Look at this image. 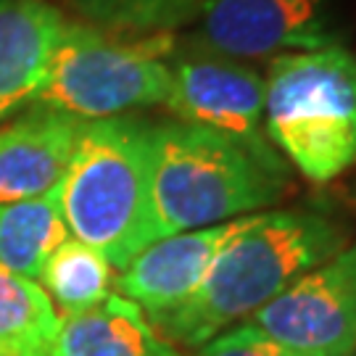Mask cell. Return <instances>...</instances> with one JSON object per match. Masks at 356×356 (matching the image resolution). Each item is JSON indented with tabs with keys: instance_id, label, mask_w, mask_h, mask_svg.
<instances>
[{
	"instance_id": "1",
	"label": "cell",
	"mask_w": 356,
	"mask_h": 356,
	"mask_svg": "<svg viewBox=\"0 0 356 356\" xmlns=\"http://www.w3.org/2000/svg\"><path fill=\"white\" fill-rule=\"evenodd\" d=\"M343 235V227L322 211H259L219 251L198 291L156 322V330L169 343L204 346L338 254Z\"/></svg>"
},
{
	"instance_id": "2",
	"label": "cell",
	"mask_w": 356,
	"mask_h": 356,
	"mask_svg": "<svg viewBox=\"0 0 356 356\" xmlns=\"http://www.w3.org/2000/svg\"><path fill=\"white\" fill-rule=\"evenodd\" d=\"M58 193L72 238L124 269L159 241L153 124L129 114L82 122Z\"/></svg>"
},
{
	"instance_id": "3",
	"label": "cell",
	"mask_w": 356,
	"mask_h": 356,
	"mask_svg": "<svg viewBox=\"0 0 356 356\" xmlns=\"http://www.w3.org/2000/svg\"><path fill=\"white\" fill-rule=\"evenodd\" d=\"M285 161H267L232 138L185 122L153 124V209L159 241L277 204Z\"/></svg>"
},
{
	"instance_id": "4",
	"label": "cell",
	"mask_w": 356,
	"mask_h": 356,
	"mask_svg": "<svg viewBox=\"0 0 356 356\" xmlns=\"http://www.w3.org/2000/svg\"><path fill=\"white\" fill-rule=\"evenodd\" d=\"M264 132L306 179L356 164V56L343 45L275 56L264 76Z\"/></svg>"
},
{
	"instance_id": "5",
	"label": "cell",
	"mask_w": 356,
	"mask_h": 356,
	"mask_svg": "<svg viewBox=\"0 0 356 356\" xmlns=\"http://www.w3.org/2000/svg\"><path fill=\"white\" fill-rule=\"evenodd\" d=\"M175 51L172 32H119L66 22L48 76L32 103L82 122L159 106L169 92Z\"/></svg>"
},
{
	"instance_id": "6",
	"label": "cell",
	"mask_w": 356,
	"mask_h": 356,
	"mask_svg": "<svg viewBox=\"0 0 356 356\" xmlns=\"http://www.w3.org/2000/svg\"><path fill=\"white\" fill-rule=\"evenodd\" d=\"M164 106L177 122L222 132L267 161H282L264 132V76L206 48L175 51Z\"/></svg>"
},
{
	"instance_id": "7",
	"label": "cell",
	"mask_w": 356,
	"mask_h": 356,
	"mask_svg": "<svg viewBox=\"0 0 356 356\" xmlns=\"http://www.w3.org/2000/svg\"><path fill=\"white\" fill-rule=\"evenodd\" d=\"M298 356L356 354V243L245 319Z\"/></svg>"
},
{
	"instance_id": "8",
	"label": "cell",
	"mask_w": 356,
	"mask_h": 356,
	"mask_svg": "<svg viewBox=\"0 0 356 356\" xmlns=\"http://www.w3.org/2000/svg\"><path fill=\"white\" fill-rule=\"evenodd\" d=\"M198 48L235 61L341 45L332 0H204Z\"/></svg>"
},
{
	"instance_id": "9",
	"label": "cell",
	"mask_w": 356,
	"mask_h": 356,
	"mask_svg": "<svg viewBox=\"0 0 356 356\" xmlns=\"http://www.w3.org/2000/svg\"><path fill=\"white\" fill-rule=\"evenodd\" d=\"M254 214L211 227L188 229L153 241L114 277L119 293L135 301L153 325L185 304L204 282L219 251L241 232Z\"/></svg>"
},
{
	"instance_id": "10",
	"label": "cell",
	"mask_w": 356,
	"mask_h": 356,
	"mask_svg": "<svg viewBox=\"0 0 356 356\" xmlns=\"http://www.w3.org/2000/svg\"><path fill=\"white\" fill-rule=\"evenodd\" d=\"M82 119L35 106L0 127V204L24 201L64 177Z\"/></svg>"
},
{
	"instance_id": "11",
	"label": "cell",
	"mask_w": 356,
	"mask_h": 356,
	"mask_svg": "<svg viewBox=\"0 0 356 356\" xmlns=\"http://www.w3.org/2000/svg\"><path fill=\"white\" fill-rule=\"evenodd\" d=\"M64 26L48 0H0V122L35 101Z\"/></svg>"
},
{
	"instance_id": "12",
	"label": "cell",
	"mask_w": 356,
	"mask_h": 356,
	"mask_svg": "<svg viewBox=\"0 0 356 356\" xmlns=\"http://www.w3.org/2000/svg\"><path fill=\"white\" fill-rule=\"evenodd\" d=\"M48 356H182L140 306L122 293L79 314H64Z\"/></svg>"
},
{
	"instance_id": "13",
	"label": "cell",
	"mask_w": 356,
	"mask_h": 356,
	"mask_svg": "<svg viewBox=\"0 0 356 356\" xmlns=\"http://www.w3.org/2000/svg\"><path fill=\"white\" fill-rule=\"evenodd\" d=\"M58 185L42 195L0 204V264L38 280L45 259L69 238Z\"/></svg>"
},
{
	"instance_id": "14",
	"label": "cell",
	"mask_w": 356,
	"mask_h": 356,
	"mask_svg": "<svg viewBox=\"0 0 356 356\" xmlns=\"http://www.w3.org/2000/svg\"><path fill=\"white\" fill-rule=\"evenodd\" d=\"M58 312L38 280L0 264V356H48Z\"/></svg>"
},
{
	"instance_id": "15",
	"label": "cell",
	"mask_w": 356,
	"mask_h": 356,
	"mask_svg": "<svg viewBox=\"0 0 356 356\" xmlns=\"http://www.w3.org/2000/svg\"><path fill=\"white\" fill-rule=\"evenodd\" d=\"M38 280L64 314H79L111 296L114 267L101 251L69 235L45 259Z\"/></svg>"
},
{
	"instance_id": "16",
	"label": "cell",
	"mask_w": 356,
	"mask_h": 356,
	"mask_svg": "<svg viewBox=\"0 0 356 356\" xmlns=\"http://www.w3.org/2000/svg\"><path fill=\"white\" fill-rule=\"evenodd\" d=\"M90 24L119 32H172L193 22L204 0H69Z\"/></svg>"
},
{
	"instance_id": "17",
	"label": "cell",
	"mask_w": 356,
	"mask_h": 356,
	"mask_svg": "<svg viewBox=\"0 0 356 356\" xmlns=\"http://www.w3.org/2000/svg\"><path fill=\"white\" fill-rule=\"evenodd\" d=\"M195 356H298L269 335L256 330L254 325H241L232 330H222L211 341L195 348Z\"/></svg>"
},
{
	"instance_id": "18",
	"label": "cell",
	"mask_w": 356,
	"mask_h": 356,
	"mask_svg": "<svg viewBox=\"0 0 356 356\" xmlns=\"http://www.w3.org/2000/svg\"><path fill=\"white\" fill-rule=\"evenodd\" d=\"M354 356H356V354H354Z\"/></svg>"
}]
</instances>
